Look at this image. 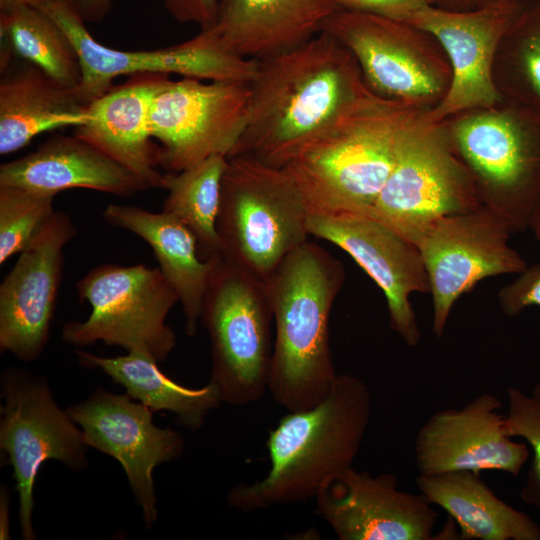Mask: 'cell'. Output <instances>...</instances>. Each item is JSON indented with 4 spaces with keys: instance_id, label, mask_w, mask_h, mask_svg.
I'll return each instance as SVG.
<instances>
[{
    "instance_id": "1",
    "label": "cell",
    "mask_w": 540,
    "mask_h": 540,
    "mask_svg": "<svg viewBox=\"0 0 540 540\" xmlns=\"http://www.w3.org/2000/svg\"><path fill=\"white\" fill-rule=\"evenodd\" d=\"M248 119L228 155L285 167L372 90L354 55L321 31L309 41L258 61L249 84Z\"/></svg>"
},
{
    "instance_id": "2",
    "label": "cell",
    "mask_w": 540,
    "mask_h": 540,
    "mask_svg": "<svg viewBox=\"0 0 540 540\" xmlns=\"http://www.w3.org/2000/svg\"><path fill=\"white\" fill-rule=\"evenodd\" d=\"M371 393L357 376L338 374L315 406L288 412L269 431L270 468L254 483H240L228 504L253 512L314 498L330 477L353 467L369 426Z\"/></svg>"
},
{
    "instance_id": "3",
    "label": "cell",
    "mask_w": 540,
    "mask_h": 540,
    "mask_svg": "<svg viewBox=\"0 0 540 540\" xmlns=\"http://www.w3.org/2000/svg\"><path fill=\"white\" fill-rule=\"evenodd\" d=\"M344 280L342 262L307 240L264 281L275 327L268 391L287 412L318 404L338 375L329 317Z\"/></svg>"
},
{
    "instance_id": "4",
    "label": "cell",
    "mask_w": 540,
    "mask_h": 540,
    "mask_svg": "<svg viewBox=\"0 0 540 540\" xmlns=\"http://www.w3.org/2000/svg\"><path fill=\"white\" fill-rule=\"evenodd\" d=\"M424 110L373 91L358 100L285 166L309 209L371 210L394 167L403 134Z\"/></svg>"
},
{
    "instance_id": "5",
    "label": "cell",
    "mask_w": 540,
    "mask_h": 540,
    "mask_svg": "<svg viewBox=\"0 0 540 540\" xmlns=\"http://www.w3.org/2000/svg\"><path fill=\"white\" fill-rule=\"evenodd\" d=\"M441 122L482 206L512 234L529 229L540 203V112L502 99Z\"/></svg>"
},
{
    "instance_id": "6",
    "label": "cell",
    "mask_w": 540,
    "mask_h": 540,
    "mask_svg": "<svg viewBox=\"0 0 540 540\" xmlns=\"http://www.w3.org/2000/svg\"><path fill=\"white\" fill-rule=\"evenodd\" d=\"M308 202L286 167L227 157L217 232L223 259L266 281L309 238Z\"/></svg>"
},
{
    "instance_id": "7",
    "label": "cell",
    "mask_w": 540,
    "mask_h": 540,
    "mask_svg": "<svg viewBox=\"0 0 540 540\" xmlns=\"http://www.w3.org/2000/svg\"><path fill=\"white\" fill-rule=\"evenodd\" d=\"M200 320L211 344V380L222 402L245 406L268 390L273 314L264 281L221 259L204 296Z\"/></svg>"
},
{
    "instance_id": "8",
    "label": "cell",
    "mask_w": 540,
    "mask_h": 540,
    "mask_svg": "<svg viewBox=\"0 0 540 540\" xmlns=\"http://www.w3.org/2000/svg\"><path fill=\"white\" fill-rule=\"evenodd\" d=\"M429 110L403 134L394 167L369 210L414 244L436 220L482 206L444 122L431 121Z\"/></svg>"
},
{
    "instance_id": "9",
    "label": "cell",
    "mask_w": 540,
    "mask_h": 540,
    "mask_svg": "<svg viewBox=\"0 0 540 540\" xmlns=\"http://www.w3.org/2000/svg\"><path fill=\"white\" fill-rule=\"evenodd\" d=\"M76 290L80 301L91 305V313L84 321L64 324L67 344L84 347L102 341L158 363L174 349L176 334L166 318L179 298L159 267L102 264L88 271Z\"/></svg>"
},
{
    "instance_id": "10",
    "label": "cell",
    "mask_w": 540,
    "mask_h": 540,
    "mask_svg": "<svg viewBox=\"0 0 540 540\" xmlns=\"http://www.w3.org/2000/svg\"><path fill=\"white\" fill-rule=\"evenodd\" d=\"M355 57L367 86L377 95L432 109L452 78L439 42L409 23L338 9L323 24Z\"/></svg>"
},
{
    "instance_id": "11",
    "label": "cell",
    "mask_w": 540,
    "mask_h": 540,
    "mask_svg": "<svg viewBox=\"0 0 540 540\" xmlns=\"http://www.w3.org/2000/svg\"><path fill=\"white\" fill-rule=\"evenodd\" d=\"M41 10L59 24L78 52L82 79L75 91L86 105L110 90L120 76L176 74L204 81L250 84L257 73L258 61L230 51L214 26L169 47L120 50L98 42L83 19L63 1L52 0Z\"/></svg>"
},
{
    "instance_id": "12",
    "label": "cell",
    "mask_w": 540,
    "mask_h": 540,
    "mask_svg": "<svg viewBox=\"0 0 540 540\" xmlns=\"http://www.w3.org/2000/svg\"><path fill=\"white\" fill-rule=\"evenodd\" d=\"M0 447L8 455L19 498L21 536L34 540V483L47 460L73 470L87 466L83 434L66 410L56 404L43 378L9 368L1 376Z\"/></svg>"
},
{
    "instance_id": "13",
    "label": "cell",
    "mask_w": 540,
    "mask_h": 540,
    "mask_svg": "<svg viewBox=\"0 0 540 540\" xmlns=\"http://www.w3.org/2000/svg\"><path fill=\"white\" fill-rule=\"evenodd\" d=\"M249 104L246 83L170 79L150 110L160 166L180 172L214 155L228 157L244 131Z\"/></svg>"
},
{
    "instance_id": "14",
    "label": "cell",
    "mask_w": 540,
    "mask_h": 540,
    "mask_svg": "<svg viewBox=\"0 0 540 540\" xmlns=\"http://www.w3.org/2000/svg\"><path fill=\"white\" fill-rule=\"evenodd\" d=\"M512 233L489 209L436 220L416 239L432 296V333L441 338L453 305L478 282L519 274L526 260L509 245Z\"/></svg>"
},
{
    "instance_id": "15",
    "label": "cell",
    "mask_w": 540,
    "mask_h": 540,
    "mask_svg": "<svg viewBox=\"0 0 540 540\" xmlns=\"http://www.w3.org/2000/svg\"><path fill=\"white\" fill-rule=\"evenodd\" d=\"M308 232L347 252L383 291L389 323L407 346L421 338L410 303L414 292H429L418 247L367 210L342 207L309 209Z\"/></svg>"
},
{
    "instance_id": "16",
    "label": "cell",
    "mask_w": 540,
    "mask_h": 540,
    "mask_svg": "<svg viewBox=\"0 0 540 540\" xmlns=\"http://www.w3.org/2000/svg\"><path fill=\"white\" fill-rule=\"evenodd\" d=\"M529 0H485L469 11L427 6L406 22L431 34L452 70L444 98L428 111L433 122L491 107L503 98L493 80V64L502 37Z\"/></svg>"
},
{
    "instance_id": "17",
    "label": "cell",
    "mask_w": 540,
    "mask_h": 540,
    "mask_svg": "<svg viewBox=\"0 0 540 540\" xmlns=\"http://www.w3.org/2000/svg\"><path fill=\"white\" fill-rule=\"evenodd\" d=\"M80 427L85 445L116 459L122 466L148 528L157 520L153 470L179 458L181 434L153 424V411L128 395L99 387L86 400L66 409Z\"/></svg>"
},
{
    "instance_id": "18",
    "label": "cell",
    "mask_w": 540,
    "mask_h": 540,
    "mask_svg": "<svg viewBox=\"0 0 540 540\" xmlns=\"http://www.w3.org/2000/svg\"><path fill=\"white\" fill-rule=\"evenodd\" d=\"M76 228L63 211H54L0 284V350L21 361L45 349L62 280L63 249Z\"/></svg>"
},
{
    "instance_id": "19",
    "label": "cell",
    "mask_w": 540,
    "mask_h": 540,
    "mask_svg": "<svg viewBox=\"0 0 540 540\" xmlns=\"http://www.w3.org/2000/svg\"><path fill=\"white\" fill-rule=\"evenodd\" d=\"M316 512L339 540H431L438 518L422 495L400 490L391 473L348 468L326 480Z\"/></svg>"
},
{
    "instance_id": "20",
    "label": "cell",
    "mask_w": 540,
    "mask_h": 540,
    "mask_svg": "<svg viewBox=\"0 0 540 540\" xmlns=\"http://www.w3.org/2000/svg\"><path fill=\"white\" fill-rule=\"evenodd\" d=\"M500 408L497 396L484 393L460 408L432 414L414 441L418 474L496 470L517 477L530 451L506 433Z\"/></svg>"
},
{
    "instance_id": "21",
    "label": "cell",
    "mask_w": 540,
    "mask_h": 540,
    "mask_svg": "<svg viewBox=\"0 0 540 540\" xmlns=\"http://www.w3.org/2000/svg\"><path fill=\"white\" fill-rule=\"evenodd\" d=\"M169 76L157 73L129 76L88 105L87 120L75 127L74 132L151 188L166 186V174L158 169L159 145L151 135L150 110Z\"/></svg>"
},
{
    "instance_id": "22",
    "label": "cell",
    "mask_w": 540,
    "mask_h": 540,
    "mask_svg": "<svg viewBox=\"0 0 540 540\" xmlns=\"http://www.w3.org/2000/svg\"><path fill=\"white\" fill-rule=\"evenodd\" d=\"M44 194L84 188L131 196L151 186L79 137L55 134L35 151L0 166V186Z\"/></svg>"
},
{
    "instance_id": "23",
    "label": "cell",
    "mask_w": 540,
    "mask_h": 540,
    "mask_svg": "<svg viewBox=\"0 0 540 540\" xmlns=\"http://www.w3.org/2000/svg\"><path fill=\"white\" fill-rule=\"evenodd\" d=\"M338 9L334 0H221L214 27L230 51L261 61L309 41Z\"/></svg>"
},
{
    "instance_id": "24",
    "label": "cell",
    "mask_w": 540,
    "mask_h": 540,
    "mask_svg": "<svg viewBox=\"0 0 540 540\" xmlns=\"http://www.w3.org/2000/svg\"><path fill=\"white\" fill-rule=\"evenodd\" d=\"M103 218L108 224L139 236L152 248L161 272L182 305L185 333L194 336L205 293L222 256L203 260L193 232L163 211L155 213L132 205L109 204Z\"/></svg>"
},
{
    "instance_id": "25",
    "label": "cell",
    "mask_w": 540,
    "mask_h": 540,
    "mask_svg": "<svg viewBox=\"0 0 540 540\" xmlns=\"http://www.w3.org/2000/svg\"><path fill=\"white\" fill-rule=\"evenodd\" d=\"M0 154L16 152L43 132L77 127L88 118V105L65 87L24 61L1 70Z\"/></svg>"
},
{
    "instance_id": "26",
    "label": "cell",
    "mask_w": 540,
    "mask_h": 540,
    "mask_svg": "<svg viewBox=\"0 0 540 540\" xmlns=\"http://www.w3.org/2000/svg\"><path fill=\"white\" fill-rule=\"evenodd\" d=\"M419 492L443 509L463 540H540V526L527 514L501 500L480 473L452 471L418 474Z\"/></svg>"
},
{
    "instance_id": "27",
    "label": "cell",
    "mask_w": 540,
    "mask_h": 540,
    "mask_svg": "<svg viewBox=\"0 0 540 540\" xmlns=\"http://www.w3.org/2000/svg\"><path fill=\"white\" fill-rule=\"evenodd\" d=\"M75 354L82 366L101 369L124 387L133 400L152 411L173 413L180 425L192 431L199 429L210 412L222 403L213 383L200 388L185 387L165 375L158 362L143 353L103 357L76 350Z\"/></svg>"
},
{
    "instance_id": "28",
    "label": "cell",
    "mask_w": 540,
    "mask_h": 540,
    "mask_svg": "<svg viewBox=\"0 0 540 540\" xmlns=\"http://www.w3.org/2000/svg\"><path fill=\"white\" fill-rule=\"evenodd\" d=\"M0 36L1 69L16 55L65 87L75 89L80 84L78 52L65 31L43 10L19 6L1 11Z\"/></svg>"
},
{
    "instance_id": "29",
    "label": "cell",
    "mask_w": 540,
    "mask_h": 540,
    "mask_svg": "<svg viewBox=\"0 0 540 540\" xmlns=\"http://www.w3.org/2000/svg\"><path fill=\"white\" fill-rule=\"evenodd\" d=\"M227 157L211 156L198 164L166 174L167 197L162 211L182 221L195 235L203 260L221 256L217 219Z\"/></svg>"
},
{
    "instance_id": "30",
    "label": "cell",
    "mask_w": 540,
    "mask_h": 540,
    "mask_svg": "<svg viewBox=\"0 0 540 540\" xmlns=\"http://www.w3.org/2000/svg\"><path fill=\"white\" fill-rule=\"evenodd\" d=\"M493 80L503 99L540 112V0H529L502 37Z\"/></svg>"
},
{
    "instance_id": "31",
    "label": "cell",
    "mask_w": 540,
    "mask_h": 540,
    "mask_svg": "<svg viewBox=\"0 0 540 540\" xmlns=\"http://www.w3.org/2000/svg\"><path fill=\"white\" fill-rule=\"evenodd\" d=\"M55 195L0 186V264L21 253L54 213Z\"/></svg>"
},
{
    "instance_id": "32",
    "label": "cell",
    "mask_w": 540,
    "mask_h": 540,
    "mask_svg": "<svg viewBox=\"0 0 540 540\" xmlns=\"http://www.w3.org/2000/svg\"><path fill=\"white\" fill-rule=\"evenodd\" d=\"M507 402L506 433L512 438L524 439L533 452L520 498L527 505L540 508V384L535 385L530 394L508 387Z\"/></svg>"
},
{
    "instance_id": "33",
    "label": "cell",
    "mask_w": 540,
    "mask_h": 540,
    "mask_svg": "<svg viewBox=\"0 0 540 540\" xmlns=\"http://www.w3.org/2000/svg\"><path fill=\"white\" fill-rule=\"evenodd\" d=\"M498 293L501 311L515 317L530 306L540 307V263L527 266Z\"/></svg>"
},
{
    "instance_id": "34",
    "label": "cell",
    "mask_w": 540,
    "mask_h": 540,
    "mask_svg": "<svg viewBox=\"0 0 540 540\" xmlns=\"http://www.w3.org/2000/svg\"><path fill=\"white\" fill-rule=\"evenodd\" d=\"M339 9L407 22L418 10L433 6V0H334Z\"/></svg>"
},
{
    "instance_id": "35",
    "label": "cell",
    "mask_w": 540,
    "mask_h": 540,
    "mask_svg": "<svg viewBox=\"0 0 540 540\" xmlns=\"http://www.w3.org/2000/svg\"><path fill=\"white\" fill-rule=\"evenodd\" d=\"M221 0H162L168 13L180 23H195L201 29L216 24Z\"/></svg>"
},
{
    "instance_id": "36",
    "label": "cell",
    "mask_w": 540,
    "mask_h": 540,
    "mask_svg": "<svg viewBox=\"0 0 540 540\" xmlns=\"http://www.w3.org/2000/svg\"><path fill=\"white\" fill-rule=\"evenodd\" d=\"M86 22L97 23L109 13L112 0H61Z\"/></svg>"
},
{
    "instance_id": "37",
    "label": "cell",
    "mask_w": 540,
    "mask_h": 540,
    "mask_svg": "<svg viewBox=\"0 0 540 540\" xmlns=\"http://www.w3.org/2000/svg\"><path fill=\"white\" fill-rule=\"evenodd\" d=\"M0 539H11L9 526V494L5 487L0 494Z\"/></svg>"
},
{
    "instance_id": "38",
    "label": "cell",
    "mask_w": 540,
    "mask_h": 540,
    "mask_svg": "<svg viewBox=\"0 0 540 540\" xmlns=\"http://www.w3.org/2000/svg\"><path fill=\"white\" fill-rule=\"evenodd\" d=\"M485 0H433V6L448 11H469L480 6Z\"/></svg>"
},
{
    "instance_id": "39",
    "label": "cell",
    "mask_w": 540,
    "mask_h": 540,
    "mask_svg": "<svg viewBox=\"0 0 540 540\" xmlns=\"http://www.w3.org/2000/svg\"><path fill=\"white\" fill-rule=\"evenodd\" d=\"M52 0H0V12L19 6H29L41 9Z\"/></svg>"
},
{
    "instance_id": "40",
    "label": "cell",
    "mask_w": 540,
    "mask_h": 540,
    "mask_svg": "<svg viewBox=\"0 0 540 540\" xmlns=\"http://www.w3.org/2000/svg\"><path fill=\"white\" fill-rule=\"evenodd\" d=\"M529 229L532 230L535 238L537 239V241L540 244V203L538 204V206H537V208H536V210H535V212H534V214L532 216Z\"/></svg>"
}]
</instances>
